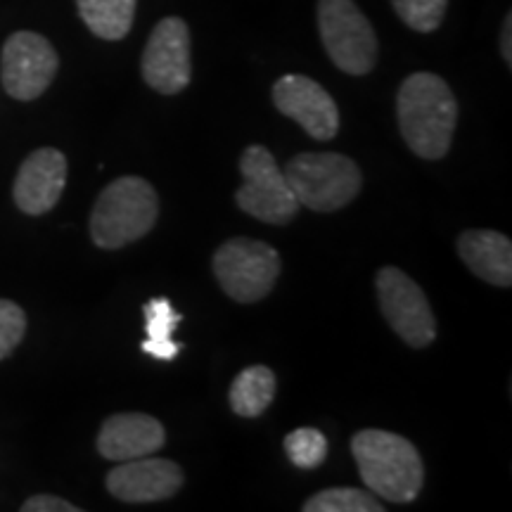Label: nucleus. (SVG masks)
<instances>
[{"instance_id":"nucleus-22","label":"nucleus","mask_w":512,"mask_h":512,"mask_svg":"<svg viewBox=\"0 0 512 512\" xmlns=\"http://www.w3.org/2000/svg\"><path fill=\"white\" fill-rule=\"evenodd\" d=\"M24 332H27V316H24L22 306L10 299H0V361L17 349V344L24 339Z\"/></svg>"},{"instance_id":"nucleus-10","label":"nucleus","mask_w":512,"mask_h":512,"mask_svg":"<svg viewBox=\"0 0 512 512\" xmlns=\"http://www.w3.org/2000/svg\"><path fill=\"white\" fill-rule=\"evenodd\" d=\"M140 72L147 86L162 95H176L190 86V29L181 17H166L152 29Z\"/></svg>"},{"instance_id":"nucleus-14","label":"nucleus","mask_w":512,"mask_h":512,"mask_svg":"<svg viewBox=\"0 0 512 512\" xmlns=\"http://www.w3.org/2000/svg\"><path fill=\"white\" fill-rule=\"evenodd\" d=\"M166 441L162 422L145 413H119L105 420L98 434V451L102 458L124 463L152 456Z\"/></svg>"},{"instance_id":"nucleus-18","label":"nucleus","mask_w":512,"mask_h":512,"mask_svg":"<svg viewBox=\"0 0 512 512\" xmlns=\"http://www.w3.org/2000/svg\"><path fill=\"white\" fill-rule=\"evenodd\" d=\"M275 373L266 366H249L230 384V408L240 418H259L275 399Z\"/></svg>"},{"instance_id":"nucleus-4","label":"nucleus","mask_w":512,"mask_h":512,"mask_svg":"<svg viewBox=\"0 0 512 512\" xmlns=\"http://www.w3.org/2000/svg\"><path fill=\"white\" fill-rule=\"evenodd\" d=\"M283 174L297 202L320 214L347 207L363 185L354 159L337 152H302L287 162Z\"/></svg>"},{"instance_id":"nucleus-19","label":"nucleus","mask_w":512,"mask_h":512,"mask_svg":"<svg viewBox=\"0 0 512 512\" xmlns=\"http://www.w3.org/2000/svg\"><path fill=\"white\" fill-rule=\"evenodd\" d=\"M384 505L370 491L339 486L325 489L304 503V512H382Z\"/></svg>"},{"instance_id":"nucleus-6","label":"nucleus","mask_w":512,"mask_h":512,"mask_svg":"<svg viewBox=\"0 0 512 512\" xmlns=\"http://www.w3.org/2000/svg\"><path fill=\"white\" fill-rule=\"evenodd\" d=\"M214 275L235 302H261L280 275V254L261 240L233 238L216 249Z\"/></svg>"},{"instance_id":"nucleus-8","label":"nucleus","mask_w":512,"mask_h":512,"mask_svg":"<svg viewBox=\"0 0 512 512\" xmlns=\"http://www.w3.org/2000/svg\"><path fill=\"white\" fill-rule=\"evenodd\" d=\"M382 316L408 347L425 349L437 337V320L422 287L401 268L387 266L375 278Z\"/></svg>"},{"instance_id":"nucleus-2","label":"nucleus","mask_w":512,"mask_h":512,"mask_svg":"<svg viewBox=\"0 0 512 512\" xmlns=\"http://www.w3.org/2000/svg\"><path fill=\"white\" fill-rule=\"evenodd\" d=\"M363 484L389 503H411L425 482L422 458L411 441L387 430H361L351 439Z\"/></svg>"},{"instance_id":"nucleus-24","label":"nucleus","mask_w":512,"mask_h":512,"mask_svg":"<svg viewBox=\"0 0 512 512\" xmlns=\"http://www.w3.org/2000/svg\"><path fill=\"white\" fill-rule=\"evenodd\" d=\"M510 34H512V15L505 17L503 34H501V53H503L505 62H508V64H512V43H510Z\"/></svg>"},{"instance_id":"nucleus-23","label":"nucleus","mask_w":512,"mask_h":512,"mask_svg":"<svg viewBox=\"0 0 512 512\" xmlns=\"http://www.w3.org/2000/svg\"><path fill=\"white\" fill-rule=\"evenodd\" d=\"M22 510L24 512H79L76 505L57 496H31L29 501L22 505Z\"/></svg>"},{"instance_id":"nucleus-15","label":"nucleus","mask_w":512,"mask_h":512,"mask_svg":"<svg viewBox=\"0 0 512 512\" xmlns=\"http://www.w3.org/2000/svg\"><path fill=\"white\" fill-rule=\"evenodd\" d=\"M460 259L477 278L496 287L512 285V242L496 230H467L458 240Z\"/></svg>"},{"instance_id":"nucleus-13","label":"nucleus","mask_w":512,"mask_h":512,"mask_svg":"<svg viewBox=\"0 0 512 512\" xmlns=\"http://www.w3.org/2000/svg\"><path fill=\"white\" fill-rule=\"evenodd\" d=\"M67 185V157L55 147L31 152L15 178V204L27 216H43L60 202Z\"/></svg>"},{"instance_id":"nucleus-17","label":"nucleus","mask_w":512,"mask_h":512,"mask_svg":"<svg viewBox=\"0 0 512 512\" xmlns=\"http://www.w3.org/2000/svg\"><path fill=\"white\" fill-rule=\"evenodd\" d=\"M138 0H76V8L88 29L102 41H121L136 19Z\"/></svg>"},{"instance_id":"nucleus-20","label":"nucleus","mask_w":512,"mask_h":512,"mask_svg":"<svg viewBox=\"0 0 512 512\" xmlns=\"http://www.w3.org/2000/svg\"><path fill=\"white\" fill-rule=\"evenodd\" d=\"M285 453L294 467L316 470L328 458V439L313 427H299L285 437Z\"/></svg>"},{"instance_id":"nucleus-16","label":"nucleus","mask_w":512,"mask_h":512,"mask_svg":"<svg viewBox=\"0 0 512 512\" xmlns=\"http://www.w3.org/2000/svg\"><path fill=\"white\" fill-rule=\"evenodd\" d=\"M147 339L140 344L143 354L157 358V361H174L181 354V344L174 342V330L183 316L171 306L169 299L155 297L143 306Z\"/></svg>"},{"instance_id":"nucleus-21","label":"nucleus","mask_w":512,"mask_h":512,"mask_svg":"<svg viewBox=\"0 0 512 512\" xmlns=\"http://www.w3.org/2000/svg\"><path fill=\"white\" fill-rule=\"evenodd\" d=\"M392 5L408 29L418 34H432L444 22L448 0H392Z\"/></svg>"},{"instance_id":"nucleus-5","label":"nucleus","mask_w":512,"mask_h":512,"mask_svg":"<svg viewBox=\"0 0 512 512\" xmlns=\"http://www.w3.org/2000/svg\"><path fill=\"white\" fill-rule=\"evenodd\" d=\"M318 31L337 69L351 76L373 72L377 36L354 0H318Z\"/></svg>"},{"instance_id":"nucleus-9","label":"nucleus","mask_w":512,"mask_h":512,"mask_svg":"<svg viewBox=\"0 0 512 512\" xmlns=\"http://www.w3.org/2000/svg\"><path fill=\"white\" fill-rule=\"evenodd\" d=\"M60 57L53 43L36 31H15L0 53V79L10 98L31 102L53 83Z\"/></svg>"},{"instance_id":"nucleus-12","label":"nucleus","mask_w":512,"mask_h":512,"mask_svg":"<svg viewBox=\"0 0 512 512\" xmlns=\"http://www.w3.org/2000/svg\"><path fill=\"white\" fill-rule=\"evenodd\" d=\"M183 486V470L174 460H124L107 475V489L124 503H155L176 496Z\"/></svg>"},{"instance_id":"nucleus-11","label":"nucleus","mask_w":512,"mask_h":512,"mask_svg":"<svg viewBox=\"0 0 512 512\" xmlns=\"http://www.w3.org/2000/svg\"><path fill=\"white\" fill-rule=\"evenodd\" d=\"M273 102L285 117L316 140H332L339 131V112L332 95L318 81L302 74H285L275 81Z\"/></svg>"},{"instance_id":"nucleus-7","label":"nucleus","mask_w":512,"mask_h":512,"mask_svg":"<svg viewBox=\"0 0 512 512\" xmlns=\"http://www.w3.org/2000/svg\"><path fill=\"white\" fill-rule=\"evenodd\" d=\"M240 171L245 183L235 192V202L245 214L273 226H285L297 216L299 202L271 150L249 145L242 152Z\"/></svg>"},{"instance_id":"nucleus-1","label":"nucleus","mask_w":512,"mask_h":512,"mask_svg":"<svg viewBox=\"0 0 512 512\" xmlns=\"http://www.w3.org/2000/svg\"><path fill=\"white\" fill-rule=\"evenodd\" d=\"M396 117L403 140L420 159L437 162L448 155L458 124V102L441 76H408L396 95Z\"/></svg>"},{"instance_id":"nucleus-3","label":"nucleus","mask_w":512,"mask_h":512,"mask_svg":"<svg viewBox=\"0 0 512 512\" xmlns=\"http://www.w3.org/2000/svg\"><path fill=\"white\" fill-rule=\"evenodd\" d=\"M157 190L145 178H117L100 192L91 214V238L100 249H121L155 228Z\"/></svg>"}]
</instances>
